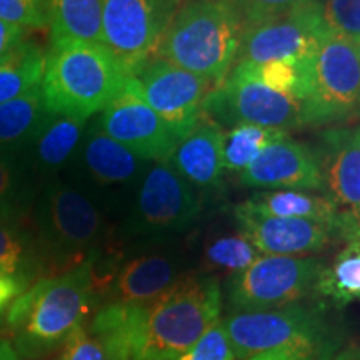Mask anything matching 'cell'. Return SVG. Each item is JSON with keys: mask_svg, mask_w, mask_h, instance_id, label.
<instances>
[{"mask_svg": "<svg viewBox=\"0 0 360 360\" xmlns=\"http://www.w3.org/2000/svg\"><path fill=\"white\" fill-rule=\"evenodd\" d=\"M238 179L252 188L323 191L321 155L289 135L265 147Z\"/></svg>", "mask_w": 360, "mask_h": 360, "instance_id": "e0dca14e", "label": "cell"}, {"mask_svg": "<svg viewBox=\"0 0 360 360\" xmlns=\"http://www.w3.org/2000/svg\"><path fill=\"white\" fill-rule=\"evenodd\" d=\"M57 360H115V357L103 342L89 330L85 322L67 337Z\"/></svg>", "mask_w": 360, "mask_h": 360, "instance_id": "4dcf8cb0", "label": "cell"}, {"mask_svg": "<svg viewBox=\"0 0 360 360\" xmlns=\"http://www.w3.org/2000/svg\"><path fill=\"white\" fill-rule=\"evenodd\" d=\"M304 125H330L360 110V45L326 29L310 67L309 94L300 103Z\"/></svg>", "mask_w": 360, "mask_h": 360, "instance_id": "52a82bcc", "label": "cell"}, {"mask_svg": "<svg viewBox=\"0 0 360 360\" xmlns=\"http://www.w3.org/2000/svg\"><path fill=\"white\" fill-rule=\"evenodd\" d=\"M27 289H29L27 283L17 281V278L0 276V326L4 323V319H6L11 304Z\"/></svg>", "mask_w": 360, "mask_h": 360, "instance_id": "74e56055", "label": "cell"}, {"mask_svg": "<svg viewBox=\"0 0 360 360\" xmlns=\"http://www.w3.org/2000/svg\"><path fill=\"white\" fill-rule=\"evenodd\" d=\"M289 132L277 129L260 127L252 124H236L229 132H224L222 159L224 170L231 174H242L257 159L265 147L278 139H283Z\"/></svg>", "mask_w": 360, "mask_h": 360, "instance_id": "83f0119b", "label": "cell"}, {"mask_svg": "<svg viewBox=\"0 0 360 360\" xmlns=\"http://www.w3.org/2000/svg\"><path fill=\"white\" fill-rule=\"evenodd\" d=\"M217 277L191 272L147 305H101L87 327L115 360H174L220 321Z\"/></svg>", "mask_w": 360, "mask_h": 360, "instance_id": "6da1fadb", "label": "cell"}, {"mask_svg": "<svg viewBox=\"0 0 360 360\" xmlns=\"http://www.w3.org/2000/svg\"><path fill=\"white\" fill-rule=\"evenodd\" d=\"M51 40L79 39L102 44V0H42Z\"/></svg>", "mask_w": 360, "mask_h": 360, "instance_id": "603a6c76", "label": "cell"}, {"mask_svg": "<svg viewBox=\"0 0 360 360\" xmlns=\"http://www.w3.org/2000/svg\"><path fill=\"white\" fill-rule=\"evenodd\" d=\"M47 115L40 87L0 103V150H12L34 141Z\"/></svg>", "mask_w": 360, "mask_h": 360, "instance_id": "d4e9b609", "label": "cell"}, {"mask_svg": "<svg viewBox=\"0 0 360 360\" xmlns=\"http://www.w3.org/2000/svg\"><path fill=\"white\" fill-rule=\"evenodd\" d=\"M240 15L244 29L295 8L304 0H224Z\"/></svg>", "mask_w": 360, "mask_h": 360, "instance_id": "e575fe53", "label": "cell"}, {"mask_svg": "<svg viewBox=\"0 0 360 360\" xmlns=\"http://www.w3.org/2000/svg\"><path fill=\"white\" fill-rule=\"evenodd\" d=\"M129 77L124 65L101 42L51 40L40 84L45 110L87 120L122 94Z\"/></svg>", "mask_w": 360, "mask_h": 360, "instance_id": "3957f363", "label": "cell"}, {"mask_svg": "<svg viewBox=\"0 0 360 360\" xmlns=\"http://www.w3.org/2000/svg\"><path fill=\"white\" fill-rule=\"evenodd\" d=\"M202 214L195 187L175 172L167 160L155 162L139 188L130 231L141 236L179 233L191 229Z\"/></svg>", "mask_w": 360, "mask_h": 360, "instance_id": "7c38bea8", "label": "cell"}, {"mask_svg": "<svg viewBox=\"0 0 360 360\" xmlns=\"http://www.w3.org/2000/svg\"><path fill=\"white\" fill-rule=\"evenodd\" d=\"M180 0H102V44L127 74L155 58Z\"/></svg>", "mask_w": 360, "mask_h": 360, "instance_id": "9c48e42d", "label": "cell"}, {"mask_svg": "<svg viewBox=\"0 0 360 360\" xmlns=\"http://www.w3.org/2000/svg\"><path fill=\"white\" fill-rule=\"evenodd\" d=\"M323 260L312 255H260L245 270L229 277L231 312H254L304 302L314 294Z\"/></svg>", "mask_w": 360, "mask_h": 360, "instance_id": "ba28073f", "label": "cell"}, {"mask_svg": "<svg viewBox=\"0 0 360 360\" xmlns=\"http://www.w3.org/2000/svg\"><path fill=\"white\" fill-rule=\"evenodd\" d=\"M45 70V52L34 40H24L19 47L0 58V103L24 96L40 87Z\"/></svg>", "mask_w": 360, "mask_h": 360, "instance_id": "484cf974", "label": "cell"}, {"mask_svg": "<svg viewBox=\"0 0 360 360\" xmlns=\"http://www.w3.org/2000/svg\"><path fill=\"white\" fill-rule=\"evenodd\" d=\"M332 360H360V347H347Z\"/></svg>", "mask_w": 360, "mask_h": 360, "instance_id": "ab89813d", "label": "cell"}, {"mask_svg": "<svg viewBox=\"0 0 360 360\" xmlns=\"http://www.w3.org/2000/svg\"><path fill=\"white\" fill-rule=\"evenodd\" d=\"M0 20L29 30H49L42 0H0Z\"/></svg>", "mask_w": 360, "mask_h": 360, "instance_id": "836d02e7", "label": "cell"}, {"mask_svg": "<svg viewBox=\"0 0 360 360\" xmlns=\"http://www.w3.org/2000/svg\"><path fill=\"white\" fill-rule=\"evenodd\" d=\"M39 278L8 307L4 326L7 340L20 359H40L62 347L75 328L98 309L96 259Z\"/></svg>", "mask_w": 360, "mask_h": 360, "instance_id": "7a4b0ae2", "label": "cell"}, {"mask_svg": "<svg viewBox=\"0 0 360 360\" xmlns=\"http://www.w3.org/2000/svg\"><path fill=\"white\" fill-rule=\"evenodd\" d=\"M192 270L177 252H143L124 262L112 265L107 272H98V307L115 305H147L167 294Z\"/></svg>", "mask_w": 360, "mask_h": 360, "instance_id": "4fadbf2b", "label": "cell"}, {"mask_svg": "<svg viewBox=\"0 0 360 360\" xmlns=\"http://www.w3.org/2000/svg\"><path fill=\"white\" fill-rule=\"evenodd\" d=\"M238 232L262 255L305 257L326 250L335 240H344L342 225L305 219L274 217L242 202L233 210Z\"/></svg>", "mask_w": 360, "mask_h": 360, "instance_id": "9a60e30c", "label": "cell"}, {"mask_svg": "<svg viewBox=\"0 0 360 360\" xmlns=\"http://www.w3.org/2000/svg\"><path fill=\"white\" fill-rule=\"evenodd\" d=\"M314 294L335 309L360 302V232L345 238L334 260L323 265Z\"/></svg>", "mask_w": 360, "mask_h": 360, "instance_id": "44dd1931", "label": "cell"}, {"mask_svg": "<svg viewBox=\"0 0 360 360\" xmlns=\"http://www.w3.org/2000/svg\"><path fill=\"white\" fill-rule=\"evenodd\" d=\"M85 124L87 120L79 117L49 114L34 139L40 164L56 169L67 162L79 146Z\"/></svg>", "mask_w": 360, "mask_h": 360, "instance_id": "4316f807", "label": "cell"}, {"mask_svg": "<svg viewBox=\"0 0 360 360\" xmlns=\"http://www.w3.org/2000/svg\"><path fill=\"white\" fill-rule=\"evenodd\" d=\"M204 114L217 124H252L283 132L304 125L300 103L295 98L265 87L240 64L233 65L227 79L210 90Z\"/></svg>", "mask_w": 360, "mask_h": 360, "instance_id": "30bf717a", "label": "cell"}, {"mask_svg": "<svg viewBox=\"0 0 360 360\" xmlns=\"http://www.w3.org/2000/svg\"><path fill=\"white\" fill-rule=\"evenodd\" d=\"M127 87L180 137L191 132L202 119L205 98L212 90L207 80L159 57L129 77Z\"/></svg>", "mask_w": 360, "mask_h": 360, "instance_id": "8fae6325", "label": "cell"}, {"mask_svg": "<svg viewBox=\"0 0 360 360\" xmlns=\"http://www.w3.org/2000/svg\"><path fill=\"white\" fill-rule=\"evenodd\" d=\"M323 30L315 0H304L289 12L245 27L236 64L302 58L315 51Z\"/></svg>", "mask_w": 360, "mask_h": 360, "instance_id": "5bb4252c", "label": "cell"}, {"mask_svg": "<svg viewBox=\"0 0 360 360\" xmlns=\"http://www.w3.org/2000/svg\"><path fill=\"white\" fill-rule=\"evenodd\" d=\"M0 276L17 278L29 287L45 277L34 232L22 222L0 220Z\"/></svg>", "mask_w": 360, "mask_h": 360, "instance_id": "7402d4cb", "label": "cell"}, {"mask_svg": "<svg viewBox=\"0 0 360 360\" xmlns=\"http://www.w3.org/2000/svg\"><path fill=\"white\" fill-rule=\"evenodd\" d=\"M260 255L255 245L240 232L215 237L204 249V274L224 272L232 277L254 264Z\"/></svg>", "mask_w": 360, "mask_h": 360, "instance_id": "f1b7e54d", "label": "cell"}, {"mask_svg": "<svg viewBox=\"0 0 360 360\" xmlns=\"http://www.w3.org/2000/svg\"><path fill=\"white\" fill-rule=\"evenodd\" d=\"M224 132L220 124L204 114L195 127L180 139L167 162L191 186L217 188L225 172L222 159Z\"/></svg>", "mask_w": 360, "mask_h": 360, "instance_id": "d6986e66", "label": "cell"}, {"mask_svg": "<svg viewBox=\"0 0 360 360\" xmlns=\"http://www.w3.org/2000/svg\"><path fill=\"white\" fill-rule=\"evenodd\" d=\"M174 360H236L222 322L212 326L191 349Z\"/></svg>", "mask_w": 360, "mask_h": 360, "instance_id": "1f68e13d", "label": "cell"}, {"mask_svg": "<svg viewBox=\"0 0 360 360\" xmlns=\"http://www.w3.org/2000/svg\"><path fill=\"white\" fill-rule=\"evenodd\" d=\"M27 34H29V29L25 27L0 20V58L8 56L13 49L27 40Z\"/></svg>", "mask_w": 360, "mask_h": 360, "instance_id": "8d00e7d4", "label": "cell"}, {"mask_svg": "<svg viewBox=\"0 0 360 360\" xmlns=\"http://www.w3.org/2000/svg\"><path fill=\"white\" fill-rule=\"evenodd\" d=\"M245 360H328V355L312 345H285L265 350Z\"/></svg>", "mask_w": 360, "mask_h": 360, "instance_id": "d590c367", "label": "cell"}, {"mask_svg": "<svg viewBox=\"0 0 360 360\" xmlns=\"http://www.w3.org/2000/svg\"><path fill=\"white\" fill-rule=\"evenodd\" d=\"M323 188L339 212L360 227V124L323 135Z\"/></svg>", "mask_w": 360, "mask_h": 360, "instance_id": "ac0fdd59", "label": "cell"}, {"mask_svg": "<svg viewBox=\"0 0 360 360\" xmlns=\"http://www.w3.org/2000/svg\"><path fill=\"white\" fill-rule=\"evenodd\" d=\"M84 162L98 184H122L137 174L143 160L97 129L85 142Z\"/></svg>", "mask_w": 360, "mask_h": 360, "instance_id": "cb8c5ba5", "label": "cell"}, {"mask_svg": "<svg viewBox=\"0 0 360 360\" xmlns=\"http://www.w3.org/2000/svg\"><path fill=\"white\" fill-rule=\"evenodd\" d=\"M359 45H360V44H359Z\"/></svg>", "mask_w": 360, "mask_h": 360, "instance_id": "60d3db41", "label": "cell"}, {"mask_svg": "<svg viewBox=\"0 0 360 360\" xmlns=\"http://www.w3.org/2000/svg\"><path fill=\"white\" fill-rule=\"evenodd\" d=\"M22 215L24 209L20 205L15 167L7 152L0 150V220L22 222Z\"/></svg>", "mask_w": 360, "mask_h": 360, "instance_id": "d6a6232c", "label": "cell"}, {"mask_svg": "<svg viewBox=\"0 0 360 360\" xmlns=\"http://www.w3.org/2000/svg\"><path fill=\"white\" fill-rule=\"evenodd\" d=\"M34 236L45 277H51L101 254L105 220L84 192L69 186H53L39 210Z\"/></svg>", "mask_w": 360, "mask_h": 360, "instance_id": "8992f818", "label": "cell"}, {"mask_svg": "<svg viewBox=\"0 0 360 360\" xmlns=\"http://www.w3.org/2000/svg\"><path fill=\"white\" fill-rule=\"evenodd\" d=\"M0 360H20L7 339H0Z\"/></svg>", "mask_w": 360, "mask_h": 360, "instance_id": "f35d334b", "label": "cell"}, {"mask_svg": "<svg viewBox=\"0 0 360 360\" xmlns=\"http://www.w3.org/2000/svg\"><path fill=\"white\" fill-rule=\"evenodd\" d=\"M244 22L224 0H187L175 12L155 57L219 87L237 60Z\"/></svg>", "mask_w": 360, "mask_h": 360, "instance_id": "277c9868", "label": "cell"}, {"mask_svg": "<svg viewBox=\"0 0 360 360\" xmlns=\"http://www.w3.org/2000/svg\"><path fill=\"white\" fill-rule=\"evenodd\" d=\"M236 360L285 345H312L330 357L340 332L327 314V304L297 302L254 312H229L220 319Z\"/></svg>", "mask_w": 360, "mask_h": 360, "instance_id": "5b68a950", "label": "cell"}, {"mask_svg": "<svg viewBox=\"0 0 360 360\" xmlns=\"http://www.w3.org/2000/svg\"><path fill=\"white\" fill-rule=\"evenodd\" d=\"M98 129L142 160H167L182 137L127 87L102 110Z\"/></svg>", "mask_w": 360, "mask_h": 360, "instance_id": "2e32d148", "label": "cell"}, {"mask_svg": "<svg viewBox=\"0 0 360 360\" xmlns=\"http://www.w3.org/2000/svg\"><path fill=\"white\" fill-rule=\"evenodd\" d=\"M247 204L259 212L285 219H305L315 222L342 225L345 233L344 215L327 195L310 193L309 191H262L254 193Z\"/></svg>", "mask_w": 360, "mask_h": 360, "instance_id": "ffe728a7", "label": "cell"}, {"mask_svg": "<svg viewBox=\"0 0 360 360\" xmlns=\"http://www.w3.org/2000/svg\"><path fill=\"white\" fill-rule=\"evenodd\" d=\"M315 6L326 29L360 44V0H315Z\"/></svg>", "mask_w": 360, "mask_h": 360, "instance_id": "f546056e", "label": "cell"}]
</instances>
